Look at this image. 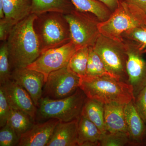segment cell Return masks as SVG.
<instances>
[{
	"instance_id": "cell-1",
	"label": "cell",
	"mask_w": 146,
	"mask_h": 146,
	"mask_svg": "<svg viewBox=\"0 0 146 146\" xmlns=\"http://www.w3.org/2000/svg\"><path fill=\"white\" fill-rule=\"evenodd\" d=\"M36 14L31 13L14 26L7 40L12 70L26 68L41 54L34 28Z\"/></svg>"
},
{
	"instance_id": "cell-2",
	"label": "cell",
	"mask_w": 146,
	"mask_h": 146,
	"mask_svg": "<svg viewBox=\"0 0 146 146\" xmlns=\"http://www.w3.org/2000/svg\"><path fill=\"white\" fill-rule=\"evenodd\" d=\"M79 88L86 97L104 104H125L135 100L128 83L109 76H86L80 78Z\"/></svg>"
},
{
	"instance_id": "cell-3",
	"label": "cell",
	"mask_w": 146,
	"mask_h": 146,
	"mask_svg": "<svg viewBox=\"0 0 146 146\" xmlns=\"http://www.w3.org/2000/svg\"><path fill=\"white\" fill-rule=\"evenodd\" d=\"M33 28L41 53L62 46L71 41L70 27L63 13L48 12L37 15Z\"/></svg>"
},
{
	"instance_id": "cell-4",
	"label": "cell",
	"mask_w": 146,
	"mask_h": 146,
	"mask_svg": "<svg viewBox=\"0 0 146 146\" xmlns=\"http://www.w3.org/2000/svg\"><path fill=\"white\" fill-rule=\"evenodd\" d=\"M146 28V13L139 7L121 0L106 21L100 22L101 34L117 41L126 32L136 28Z\"/></svg>"
},
{
	"instance_id": "cell-5",
	"label": "cell",
	"mask_w": 146,
	"mask_h": 146,
	"mask_svg": "<svg viewBox=\"0 0 146 146\" xmlns=\"http://www.w3.org/2000/svg\"><path fill=\"white\" fill-rule=\"evenodd\" d=\"M86 98L80 88L71 96L63 98L52 99L42 97L38 112L44 119L54 118L60 121H70L80 117Z\"/></svg>"
},
{
	"instance_id": "cell-6",
	"label": "cell",
	"mask_w": 146,
	"mask_h": 146,
	"mask_svg": "<svg viewBox=\"0 0 146 146\" xmlns=\"http://www.w3.org/2000/svg\"><path fill=\"white\" fill-rule=\"evenodd\" d=\"M93 48L115 78L128 83L126 71L127 56L123 41L114 40L101 34Z\"/></svg>"
},
{
	"instance_id": "cell-7",
	"label": "cell",
	"mask_w": 146,
	"mask_h": 146,
	"mask_svg": "<svg viewBox=\"0 0 146 146\" xmlns=\"http://www.w3.org/2000/svg\"><path fill=\"white\" fill-rule=\"evenodd\" d=\"M69 24L71 42L76 50L93 46L101 33L98 28L100 21L93 13L76 9L64 14Z\"/></svg>"
},
{
	"instance_id": "cell-8",
	"label": "cell",
	"mask_w": 146,
	"mask_h": 146,
	"mask_svg": "<svg viewBox=\"0 0 146 146\" xmlns=\"http://www.w3.org/2000/svg\"><path fill=\"white\" fill-rule=\"evenodd\" d=\"M80 83V78L66 66L49 74L42 97L58 99L69 96L79 88Z\"/></svg>"
},
{
	"instance_id": "cell-9",
	"label": "cell",
	"mask_w": 146,
	"mask_h": 146,
	"mask_svg": "<svg viewBox=\"0 0 146 146\" xmlns=\"http://www.w3.org/2000/svg\"><path fill=\"white\" fill-rule=\"evenodd\" d=\"M76 50L74 44L71 41L62 46L41 53L39 57L26 68L42 73L46 82L50 73L68 66Z\"/></svg>"
},
{
	"instance_id": "cell-10",
	"label": "cell",
	"mask_w": 146,
	"mask_h": 146,
	"mask_svg": "<svg viewBox=\"0 0 146 146\" xmlns=\"http://www.w3.org/2000/svg\"><path fill=\"white\" fill-rule=\"evenodd\" d=\"M123 42L127 56L126 71L128 82L132 87L135 99L146 85V61L143 58V54L133 42L125 39Z\"/></svg>"
},
{
	"instance_id": "cell-11",
	"label": "cell",
	"mask_w": 146,
	"mask_h": 146,
	"mask_svg": "<svg viewBox=\"0 0 146 146\" xmlns=\"http://www.w3.org/2000/svg\"><path fill=\"white\" fill-rule=\"evenodd\" d=\"M11 79L23 87L31 97L35 106H39L46 82L43 74L27 68H16L12 70Z\"/></svg>"
},
{
	"instance_id": "cell-12",
	"label": "cell",
	"mask_w": 146,
	"mask_h": 146,
	"mask_svg": "<svg viewBox=\"0 0 146 146\" xmlns=\"http://www.w3.org/2000/svg\"><path fill=\"white\" fill-rule=\"evenodd\" d=\"M60 121L52 118L45 122L33 125L20 137L18 146H46Z\"/></svg>"
},
{
	"instance_id": "cell-13",
	"label": "cell",
	"mask_w": 146,
	"mask_h": 146,
	"mask_svg": "<svg viewBox=\"0 0 146 146\" xmlns=\"http://www.w3.org/2000/svg\"><path fill=\"white\" fill-rule=\"evenodd\" d=\"M3 86L11 106L26 113L34 120L37 112L36 106L27 91L11 79Z\"/></svg>"
},
{
	"instance_id": "cell-14",
	"label": "cell",
	"mask_w": 146,
	"mask_h": 146,
	"mask_svg": "<svg viewBox=\"0 0 146 146\" xmlns=\"http://www.w3.org/2000/svg\"><path fill=\"white\" fill-rule=\"evenodd\" d=\"M124 111L130 145L141 143L145 134V124L136 109L134 100L125 104Z\"/></svg>"
},
{
	"instance_id": "cell-15",
	"label": "cell",
	"mask_w": 146,
	"mask_h": 146,
	"mask_svg": "<svg viewBox=\"0 0 146 146\" xmlns=\"http://www.w3.org/2000/svg\"><path fill=\"white\" fill-rule=\"evenodd\" d=\"M78 119L59 122L46 146H78Z\"/></svg>"
},
{
	"instance_id": "cell-16",
	"label": "cell",
	"mask_w": 146,
	"mask_h": 146,
	"mask_svg": "<svg viewBox=\"0 0 146 146\" xmlns=\"http://www.w3.org/2000/svg\"><path fill=\"white\" fill-rule=\"evenodd\" d=\"M124 106L117 103L104 104L105 124L108 132H123L128 134Z\"/></svg>"
},
{
	"instance_id": "cell-17",
	"label": "cell",
	"mask_w": 146,
	"mask_h": 146,
	"mask_svg": "<svg viewBox=\"0 0 146 146\" xmlns=\"http://www.w3.org/2000/svg\"><path fill=\"white\" fill-rule=\"evenodd\" d=\"M102 133L96 126L82 115L78 119V146H100Z\"/></svg>"
},
{
	"instance_id": "cell-18",
	"label": "cell",
	"mask_w": 146,
	"mask_h": 146,
	"mask_svg": "<svg viewBox=\"0 0 146 146\" xmlns=\"http://www.w3.org/2000/svg\"><path fill=\"white\" fill-rule=\"evenodd\" d=\"M3 6L5 18L16 25L31 14L32 0H0Z\"/></svg>"
},
{
	"instance_id": "cell-19",
	"label": "cell",
	"mask_w": 146,
	"mask_h": 146,
	"mask_svg": "<svg viewBox=\"0 0 146 146\" xmlns=\"http://www.w3.org/2000/svg\"><path fill=\"white\" fill-rule=\"evenodd\" d=\"M75 9L70 0H32L31 13L56 12L66 14Z\"/></svg>"
},
{
	"instance_id": "cell-20",
	"label": "cell",
	"mask_w": 146,
	"mask_h": 146,
	"mask_svg": "<svg viewBox=\"0 0 146 146\" xmlns=\"http://www.w3.org/2000/svg\"><path fill=\"white\" fill-rule=\"evenodd\" d=\"M81 115L94 123L102 134L107 133L105 124L104 104L86 98Z\"/></svg>"
},
{
	"instance_id": "cell-21",
	"label": "cell",
	"mask_w": 146,
	"mask_h": 146,
	"mask_svg": "<svg viewBox=\"0 0 146 146\" xmlns=\"http://www.w3.org/2000/svg\"><path fill=\"white\" fill-rule=\"evenodd\" d=\"M76 9L94 14L100 22L106 21L112 12L102 3L97 0H70Z\"/></svg>"
},
{
	"instance_id": "cell-22",
	"label": "cell",
	"mask_w": 146,
	"mask_h": 146,
	"mask_svg": "<svg viewBox=\"0 0 146 146\" xmlns=\"http://www.w3.org/2000/svg\"><path fill=\"white\" fill-rule=\"evenodd\" d=\"M34 121L28 114L11 107L6 124L13 129L20 138L34 125Z\"/></svg>"
},
{
	"instance_id": "cell-23",
	"label": "cell",
	"mask_w": 146,
	"mask_h": 146,
	"mask_svg": "<svg viewBox=\"0 0 146 146\" xmlns=\"http://www.w3.org/2000/svg\"><path fill=\"white\" fill-rule=\"evenodd\" d=\"M89 47H83L77 50L71 57L68 65L69 70L80 78L86 76Z\"/></svg>"
},
{
	"instance_id": "cell-24",
	"label": "cell",
	"mask_w": 146,
	"mask_h": 146,
	"mask_svg": "<svg viewBox=\"0 0 146 146\" xmlns=\"http://www.w3.org/2000/svg\"><path fill=\"white\" fill-rule=\"evenodd\" d=\"M89 55L87 65L86 76H106L114 78L107 70L101 58L94 50L93 46L89 47Z\"/></svg>"
},
{
	"instance_id": "cell-25",
	"label": "cell",
	"mask_w": 146,
	"mask_h": 146,
	"mask_svg": "<svg viewBox=\"0 0 146 146\" xmlns=\"http://www.w3.org/2000/svg\"><path fill=\"white\" fill-rule=\"evenodd\" d=\"M12 69L9 60L6 41L2 42L0 47V84L3 85L11 79Z\"/></svg>"
},
{
	"instance_id": "cell-26",
	"label": "cell",
	"mask_w": 146,
	"mask_h": 146,
	"mask_svg": "<svg viewBox=\"0 0 146 146\" xmlns=\"http://www.w3.org/2000/svg\"><path fill=\"white\" fill-rule=\"evenodd\" d=\"M121 38L133 42L143 54H146V28L131 29L124 33Z\"/></svg>"
},
{
	"instance_id": "cell-27",
	"label": "cell",
	"mask_w": 146,
	"mask_h": 146,
	"mask_svg": "<svg viewBox=\"0 0 146 146\" xmlns=\"http://www.w3.org/2000/svg\"><path fill=\"white\" fill-rule=\"evenodd\" d=\"M100 146H123L130 145L128 134L123 132L107 133L102 134L100 139Z\"/></svg>"
},
{
	"instance_id": "cell-28",
	"label": "cell",
	"mask_w": 146,
	"mask_h": 146,
	"mask_svg": "<svg viewBox=\"0 0 146 146\" xmlns=\"http://www.w3.org/2000/svg\"><path fill=\"white\" fill-rule=\"evenodd\" d=\"M20 138L13 129L7 124L1 127L0 146L18 145Z\"/></svg>"
},
{
	"instance_id": "cell-29",
	"label": "cell",
	"mask_w": 146,
	"mask_h": 146,
	"mask_svg": "<svg viewBox=\"0 0 146 146\" xmlns=\"http://www.w3.org/2000/svg\"><path fill=\"white\" fill-rule=\"evenodd\" d=\"M11 106L4 87L0 86V127L4 126L7 123L10 113Z\"/></svg>"
},
{
	"instance_id": "cell-30",
	"label": "cell",
	"mask_w": 146,
	"mask_h": 146,
	"mask_svg": "<svg viewBox=\"0 0 146 146\" xmlns=\"http://www.w3.org/2000/svg\"><path fill=\"white\" fill-rule=\"evenodd\" d=\"M134 103L139 115L146 125V85L136 97Z\"/></svg>"
},
{
	"instance_id": "cell-31",
	"label": "cell",
	"mask_w": 146,
	"mask_h": 146,
	"mask_svg": "<svg viewBox=\"0 0 146 146\" xmlns=\"http://www.w3.org/2000/svg\"><path fill=\"white\" fill-rule=\"evenodd\" d=\"M15 25L5 18L0 19V40L7 41L11 31Z\"/></svg>"
},
{
	"instance_id": "cell-32",
	"label": "cell",
	"mask_w": 146,
	"mask_h": 146,
	"mask_svg": "<svg viewBox=\"0 0 146 146\" xmlns=\"http://www.w3.org/2000/svg\"><path fill=\"white\" fill-rule=\"evenodd\" d=\"M104 4L113 12L117 7L119 3L121 0H97Z\"/></svg>"
},
{
	"instance_id": "cell-33",
	"label": "cell",
	"mask_w": 146,
	"mask_h": 146,
	"mask_svg": "<svg viewBox=\"0 0 146 146\" xmlns=\"http://www.w3.org/2000/svg\"><path fill=\"white\" fill-rule=\"evenodd\" d=\"M129 3L139 7L146 13V0H124Z\"/></svg>"
}]
</instances>
